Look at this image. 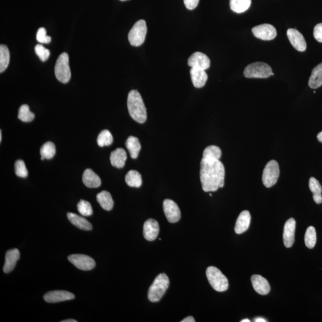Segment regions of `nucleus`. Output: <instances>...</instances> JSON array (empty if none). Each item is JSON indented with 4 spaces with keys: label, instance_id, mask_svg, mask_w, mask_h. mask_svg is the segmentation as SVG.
I'll return each instance as SVG.
<instances>
[{
    "label": "nucleus",
    "instance_id": "4c0bfd02",
    "mask_svg": "<svg viewBox=\"0 0 322 322\" xmlns=\"http://www.w3.org/2000/svg\"><path fill=\"white\" fill-rule=\"evenodd\" d=\"M35 52L40 60L42 62L47 60L50 55V52L41 44H37L35 47Z\"/></svg>",
    "mask_w": 322,
    "mask_h": 322
},
{
    "label": "nucleus",
    "instance_id": "c9c22d12",
    "mask_svg": "<svg viewBox=\"0 0 322 322\" xmlns=\"http://www.w3.org/2000/svg\"><path fill=\"white\" fill-rule=\"evenodd\" d=\"M78 212L83 216H90L94 213L90 203L84 200H80L77 206Z\"/></svg>",
    "mask_w": 322,
    "mask_h": 322
},
{
    "label": "nucleus",
    "instance_id": "dca6fc26",
    "mask_svg": "<svg viewBox=\"0 0 322 322\" xmlns=\"http://www.w3.org/2000/svg\"><path fill=\"white\" fill-rule=\"evenodd\" d=\"M160 226L154 219H148L144 225V236L148 241H154L158 236Z\"/></svg>",
    "mask_w": 322,
    "mask_h": 322
},
{
    "label": "nucleus",
    "instance_id": "7c9ffc66",
    "mask_svg": "<svg viewBox=\"0 0 322 322\" xmlns=\"http://www.w3.org/2000/svg\"><path fill=\"white\" fill-rule=\"evenodd\" d=\"M40 154H41L42 160H50L54 157L56 154V146L54 143L48 142L43 144L40 148Z\"/></svg>",
    "mask_w": 322,
    "mask_h": 322
},
{
    "label": "nucleus",
    "instance_id": "6e6552de",
    "mask_svg": "<svg viewBox=\"0 0 322 322\" xmlns=\"http://www.w3.org/2000/svg\"><path fill=\"white\" fill-rule=\"evenodd\" d=\"M280 166L277 161L272 160L266 164L262 173V180L266 188H270L276 184L280 178Z\"/></svg>",
    "mask_w": 322,
    "mask_h": 322
},
{
    "label": "nucleus",
    "instance_id": "f3484780",
    "mask_svg": "<svg viewBox=\"0 0 322 322\" xmlns=\"http://www.w3.org/2000/svg\"><path fill=\"white\" fill-rule=\"evenodd\" d=\"M252 282L254 289L260 295H267L270 291V286L268 281L262 276L255 274L252 276Z\"/></svg>",
    "mask_w": 322,
    "mask_h": 322
},
{
    "label": "nucleus",
    "instance_id": "9b49d317",
    "mask_svg": "<svg viewBox=\"0 0 322 322\" xmlns=\"http://www.w3.org/2000/svg\"><path fill=\"white\" fill-rule=\"evenodd\" d=\"M163 208L167 220L171 224H175L180 220V210L174 201L168 199L164 200Z\"/></svg>",
    "mask_w": 322,
    "mask_h": 322
},
{
    "label": "nucleus",
    "instance_id": "09e8293b",
    "mask_svg": "<svg viewBox=\"0 0 322 322\" xmlns=\"http://www.w3.org/2000/svg\"><path fill=\"white\" fill-rule=\"evenodd\" d=\"M120 1H122V2H125V1H128V0H120Z\"/></svg>",
    "mask_w": 322,
    "mask_h": 322
},
{
    "label": "nucleus",
    "instance_id": "5701e85b",
    "mask_svg": "<svg viewBox=\"0 0 322 322\" xmlns=\"http://www.w3.org/2000/svg\"><path fill=\"white\" fill-rule=\"evenodd\" d=\"M82 182L86 187L97 188L101 185V180L98 176L91 169H86L83 173Z\"/></svg>",
    "mask_w": 322,
    "mask_h": 322
},
{
    "label": "nucleus",
    "instance_id": "37998d69",
    "mask_svg": "<svg viewBox=\"0 0 322 322\" xmlns=\"http://www.w3.org/2000/svg\"><path fill=\"white\" fill-rule=\"evenodd\" d=\"M254 322H268V320H264V318H255Z\"/></svg>",
    "mask_w": 322,
    "mask_h": 322
},
{
    "label": "nucleus",
    "instance_id": "4be33fe9",
    "mask_svg": "<svg viewBox=\"0 0 322 322\" xmlns=\"http://www.w3.org/2000/svg\"><path fill=\"white\" fill-rule=\"evenodd\" d=\"M68 220L73 225L76 226L77 228L83 230H91L92 226L90 222L88 220L82 218V216L76 214L72 212L67 214Z\"/></svg>",
    "mask_w": 322,
    "mask_h": 322
},
{
    "label": "nucleus",
    "instance_id": "9d476101",
    "mask_svg": "<svg viewBox=\"0 0 322 322\" xmlns=\"http://www.w3.org/2000/svg\"><path fill=\"white\" fill-rule=\"evenodd\" d=\"M68 258L72 264L80 270H91L96 266L94 260L88 256L72 254L68 256Z\"/></svg>",
    "mask_w": 322,
    "mask_h": 322
},
{
    "label": "nucleus",
    "instance_id": "2f4dec72",
    "mask_svg": "<svg viewBox=\"0 0 322 322\" xmlns=\"http://www.w3.org/2000/svg\"><path fill=\"white\" fill-rule=\"evenodd\" d=\"M35 118V114L30 112L28 105L23 104L18 110V118L24 122H32Z\"/></svg>",
    "mask_w": 322,
    "mask_h": 322
},
{
    "label": "nucleus",
    "instance_id": "7ed1b4c3",
    "mask_svg": "<svg viewBox=\"0 0 322 322\" xmlns=\"http://www.w3.org/2000/svg\"><path fill=\"white\" fill-rule=\"evenodd\" d=\"M170 280L165 274H161L154 280L148 291V299L152 302L160 301L168 288Z\"/></svg>",
    "mask_w": 322,
    "mask_h": 322
},
{
    "label": "nucleus",
    "instance_id": "20e7f679",
    "mask_svg": "<svg viewBox=\"0 0 322 322\" xmlns=\"http://www.w3.org/2000/svg\"><path fill=\"white\" fill-rule=\"evenodd\" d=\"M206 275L210 286L214 290L218 292H224L228 290V280L218 268L210 266L206 269Z\"/></svg>",
    "mask_w": 322,
    "mask_h": 322
},
{
    "label": "nucleus",
    "instance_id": "2eb2a0df",
    "mask_svg": "<svg viewBox=\"0 0 322 322\" xmlns=\"http://www.w3.org/2000/svg\"><path fill=\"white\" fill-rule=\"evenodd\" d=\"M296 222L293 218H290L284 226L283 239L284 246L290 248L295 241Z\"/></svg>",
    "mask_w": 322,
    "mask_h": 322
},
{
    "label": "nucleus",
    "instance_id": "6ab92c4d",
    "mask_svg": "<svg viewBox=\"0 0 322 322\" xmlns=\"http://www.w3.org/2000/svg\"><path fill=\"white\" fill-rule=\"evenodd\" d=\"M192 82L196 88H202L208 80V75L206 71L198 68H192L190 70Z\"/></svg>",
    "mask_w": 322,
    "mask_h": 322
},
{
    "label": "nucleus",
    "instance_id": "ea45409f",
    "mask_svg": "<svg viewBox=\"0 0 322 322\" xmlns=\"http://www.w3.org/2000/svg\"><path fill=\"white\" fill-rule=\"evenodd\" d=\"M314 36L318 42H322V23L314 26Z\"/></svg>",
    "mask_w": 322,
    "mask_h": 322
},
{
    "label": "nucleus",
    "instance_id": "79ce46f5",
    "mask_svg": "<svg viewBox=\"0 0 322 322\" xmlns=\"http://www.w3.org/2000/svg\"><path fill=\"white\" fill-rule=\"evenodd\" d=\"M182 322H195L194 318L192 316H188L184 318Z\"/></svg>",
    "mask_w": 322,
    "mask_h": 322
},
{
    "label": "nucleus",
    "instance_id": "39448f33",
    "mask_svg": "<svg viewBox=\"0 0 322 322\" xmlns=\"http://www.w3.org/2000/svg\"><path fill=\"white\" fill-rule=\"evenodd\" d=\"M69 56L66 52H63L58 58L54 67L56 77L62 83L66 84L70 82L71 77L69 64Z\"/></svg>",
    "mask_w": 322,
    "mask_h": 322
},
{
    "label": "nucleus",
    "instance_id": "ddd939ff",
    "mask_svg": "<svg viewBox=\"0 0 322 322\" xmlns=\"http://www.w3.org/2000/svg\"><path fill=\"white\" fill-rule=\"evenodd\" d=\"M287 36L290 44L297 51L304 52L306 48V44L304 36L296 29L290 28L287 30Z\"/></svg>",
    "mask_w": 322,
    "mask_h": 322
},
{
    "label": "nucleus",
    "instance_id": "bb28decb",
    "mask_svg": "<svg viewBox=\"0 0 322 322\" xmlns=\"http://www.w3.org/2000/svg\"><path fill=\"white\" fill-rule=\"evenodd\" d=\"M97 200L102 208L106 210H110L114 207V200L112 196L107 191H102L97 195Z\"/></svg>",
    "mask_w": 322,
    "mask_h": 322
},
{
    "label": "nucleus",
    "instance_id": "e433bc0d",
    "mask_svg": "<svg viewBox=\"0 0 322 322\" xmlns=\"http://www.w3.org/2000/svg\"><path fill=\"white\" fill-rule=\"evenodd\" d=\"M15 174L18 177L22 178H26L28 175V172L24 164V161L22 160H17L14 164Z\"/></svg>",
    "mask_w": 322,
    "mask_h": 322
},
{
    "label": "nucleus",
    "instance_id": "cd10ccee",
    "mask_svg": "<svg viewBox=\"0 0 322 322\" xmlns=\"http://www.w3.org/2000/svg\"><path fill=\"white\" fill-rule=\"evenodd\" d=\"M252 0H230L231 10L236 14H242L248 10Z\"/></svg>",
    "mask_w": 322,
    "mask_h": 322
},
{
    "label": "nucleus",
    "instance_id": "72a5a7b5",
    "mask_svg": "<svg viewBox=\"0 0 322 322\" xmlns=\"http://www.w3.org/2000/svg\"><path fill=\"white\" fill-rule=\"evenodd\" d=\"M113 136L109 130H104L100 132L98 138V144L100 147L109 146L112 144Z\"/></svg>",
    "mask_w": 322,
    "mask_h": 322
},
{
    "label": "nucleus",
    "instance_id": "393cba45",
    "mask_svg": "<svg viewBox=\"0 0 322 322\" xmlns=\"http://www.w3.org/2000/svg\"><path fill=\"white\" fill-rule=\"evenodd\" d=\"M126 145L129 151L130 156L132 159L137 158L142 148L138 138L134 136H130L126 141Z\"/></svg>",
    "mask_w": 322,
    "mask_h": 322
},
{
    "label": "nucleus",
    "instance_id": "f03ea898",
    "mask_svg": "<svg viewBox=\"0 0 322 322\" xmlns=\"http://www.w3.org/2000/svg\"><path fill=\"white\" fill-rule=\"evenodd\" d=\"M128 107L130 116L140 124H144L147 120L146 108L143 98L137 90L130 92L128 99Z\"/></svg>",
    "mask_w": 322,
    "mask_h": 322
},
{
    "label": "nucleus",
    "instance_id": "58836bf2",
    "mask_svg": "<svg viewBox=\"0 0 322 322\" xmlns=\"http://www.w3.org/2000/svg\"><path fill=\"white\" fill-rule=\"evenodd\" d=\"M36 40L40 42L48 44L51 42V37L46 35V30L44 28H40L36 33Z\"/></svg>",
    "mask_w": 322,
    "mask_h": 322
},
{
    "label": "nucleus",
    "instance_id": "473e14b6",
    "mask_svg": "<svg viewBox=\"0 0 322 322\" xmlns=\"http://www.w3.org/2000/svg\"><path fill=\"white\" fill-rule=\"evenodd\" d=\"M305 244L306 247L312 249L316 243V232L314 226H310L306 229L305 238Z\"/></svg>",
    "mask_w": 322,
    "mask_h": 322
},
{
    "label": "nucleus",
    "instance_id": "de8ad7c7",
    "mask_svg": "<svg viewBox=\"0 0 322 322\" xmlns=\"http://www.w3.org/2000/svg\"><path fill=\"white\" fill-rule=\"evenodd\" d=\"M2 141V132L0 131V142Z\"/></svg>",
    "mask_w": 322,
    "mask_h": 322
},
{
    "label": "nucleus",
    "instance_id": "423d86ee",
    "mask_svg": "<svg viewBox=\"0 0 322 322\" xmlns=\"http://www.w3.org/2000/svg\"><path fill=\"white\" fill-rule=\"evenodd\" d=\"M272 70L267 64L255 62L248 65L244 75L248 78H267L272 74Z\"/></svg>",
    "mask_w": 322,
    "mask_h": 322
},
{
    "label": "nucleus",
    "instance_id": "a878e982",
    "mask_svg": "<svg viewBox=\"0 0 322 322\" xmlns=\"http://www.w3.org/2000/svg\"><path fill=\"white\" fill-rule=\"evenodd\" d=\"M309 188L314 198V200L317 204L322 202V187L320 182L314 178H311L309 180Z\"/></svg>",
    "mask_w": 322,
    "mask_h": 322
},
{
    "label": "nucleus",
    "instance_id": "c03bdc74",
    "mask_svg": "<svg viewBox=\"0 0 322 322\" xmlns=\"http://www.w3.org/2000/svg\"><path fill=\"white\" fill-rule=\"evenodd\" d=\"M317 138L318 142H320V143H322V132L318 133V134Z\"/></svg>",
    "mask_w": 322,
    "mask_h": 322
},
{
    "label": "nucleus",
    "instance_id": "a211bd4d",
    "mask_svg": "<svg viewBox=\"0 0 322 322\" xmlns=\"http://www.w3.org/2000/svg\"><path fill=\"white\" fill-rule=\"evenodd\" d=\"M20 258V252L16 248L8 250L6 252L5 263L3 271L5 274L10 273L16 266L18 260Z\"/></svg>",
    "mask_w": 322,
    "mask_h": 322
},
{
    "label": "nucleus",
    "instance_id": "0eeeda50",
    "mask_svg": "<svg viewBox=\"0 0 322 322\" xmlns=\"http://www.w3.org/2000/svg\"><path fill=\"white\" fill-rule=\"evenodd\" d=\"M147 34V26L144 20L136 22L128 35V41L132 46L138 47L144 44Z\"/></svg>",
    "mask_w": 322,
    "mask_h": 322
},
{
    "label": "nucleus",
    "instance_id": "f257e3e1",
    "mask_svg": "<svg viewBox=\"0 0 322 322\" xmlns=\"http://www.w3.org/2000/svg\"><path fill=\"white\" fill-rule=\"evenodd\" d=\"M225 168L220 160L202 158L200 162V179L206 192H216L224 187Z\"/></svg>",
    "mask_w": 322,
    "mask_h": 322
},
{
    "label": "nucleus",
    "instance_id": "1a4fd4ad",
    "mask_svg": "<svg viewBox=\"0 0 322 322\" xmlns=\"http://www.w3.org/2000/svg\"><path fill=\"white\" fill-rule=\"evenodd\" d=\"M252 32L256 38L264 41H270L274 39L277 36L275 28L272 24H267L254 27Z\"/></svg>",
    "mask_w": 322,
    "mask_h": 322
},
{
    "label": "nucleus",
    "instance_id": "f8f14e48",
    "mask_svg": "<svg viewBox=\"0 0 322 322\" xmlns=\"http://www.w3.org/2000/svg\"><path fill=\"white\" fill-rule=\"evenodd\" d=\"M210 64L209 58L201 52H195L188 60V66L204 70L208 69Z\"/></svg>",
    "mask_w": 322,
    "mask_h": 322
},
{
    "label": "nucleus",
    "instance_id": "412c9836",
    "mask_svg": "<svg viewBox=\"0 0 322 322\" xmlns=\"http://www.w3.org/2000/svg\"><path fill=\"white\" fill-rule=\"evenodd\" d=\"M128 159L126 152L122 148H118L112 152L110 156V163L117 168H122L125 166L126 161Z\"/></svg>",
    "mask_w": 322,
    "mask_h": 322
},
{
    "label": "nucleus",
    "instance_id": "c85d7f7f",
    "mask_svg": "<svg viewBox=\"0 0 322 322\" xmlns=\"http://www.w3.org/2000/svg\"><path fill=\"white\" fill-rule=\"evenodd\" d=\"M126 182L130 187L140 188L142 184V176L135 170H130L126 176Z\"/></svg>",
    "mask_w": 322,
    "mask_h": 322
},
{
    "label": "nucleus",
    "instance_id": "aec40b11",
    "mask_svg": "<svg viewBox=\"0 0 322 322\" xmlns=\"http://www.w3.org/2000/svg\"><path fill=\"white\" fill-rule=\"evenodd\" d=\"M250 222V215L248 210H244L237 219L234 230L237 234H242L248 229Z\"/></svg>",
    "mask_w": 322,
    "mask_h": 322
},
{
    "label": "nucleus",
    "instance_id": "a18cd8bd",
    "mask_svg": "<svg viewBox=\"0 0 322 322\" xmlns=\"http://www.w3.org/2000/svg\"><path fill=\"white\" fill-rule=\"evenodd\" d=\"M62 322H76L77 321L75 320H66L61 321Z\"/></svg>",
    "mask_w": 322,
    "mask_h": 322
},
{
    "label": "nucleus",
    "instance_id": "49530a36",
    "mask_svg": "<svg viewBox=\"0 0 322 322\" xmlns=\"http://www.w3.org/2000/svg\"><path fill=\"white\" fill-rule=\"evenodd\" d=\"M241 322H250V320H248V318H246V320H242L240 321Z\"/></svg>",
    "mask_w": 322,
    "mask_h": 322
},
{
    "label": "nucleus",
    "instance_id": "c756f323",
    "mask_svg": "<svg viewBox=\"0 0 322 322\" xmlns=\"http://www.w3.org/2000/svg\"><path fill=\"white\" fill-rule=\"evenodd\" d=\"M10 62V52L7 46H0V72L2 73L7 69Z\"/></svg>",
    "mask_w": 322,
    "mask_h": 322
},
{
    "label": "nucleus",
    "instance_id": "4468645a",
    "mask_svg": "<svg viewBox=\"0 0 322 322\" xmlns=\"http://www.w3.org/2000/svg\"><path fill=\"white\" fill-rule=\"evenodd\" d=\"M75 298V296L72 293L66 290H57L50 291L44 296L45 301L48 303H56L68 301Z\"/></svg>",
    "mask_w": 322,
    "mask_h": 322
},
{
    "label": "nucleus",
    "instance_id": "a19ab883",
    "mask_svg": "<svg viewBox=\"0 0 322 322\" xmlns=\"http://www.w3.org/2000/svg\"><path fill=\"white\" fill-rule=\"evenodd\" d=\"M184 4L188 10H194L199 4L200 0H184Z\"/></svg>",
    "mask_w": 322,
    "mask_h": 322
},
{
    "label": "nucleus",
    "instance_id": "f704fd0d",
    "mask_svg": "<svg viewBox=\"0 0 322 322\" xmlns=\"http://www.w3.org/2000/svg\"><path fill=\"white\" fill-rule=\"evenodd\" d=\"M222 156V150L216 146H210L205 148L203 152V158H212L220 160Z\"/></svg>",
    "mask_w": 322,
    "mask_h": 322
},
{
    "label": "nucleus",
    "instance_id": "b1692460",
    "mask_svg": "<svg viewBox=\"0 0 322 322\" xmlns=\"http://www.w3.org/2000/svg\"><path fill=\"white\" fill-rule=\"evenodd\" d=\"M308 86L312 89L320 88L322 86V63L312 70L309 78Z\"/></svg>",
    "mask_w": 322,
    "mask_h": 322
}]
</instances>
